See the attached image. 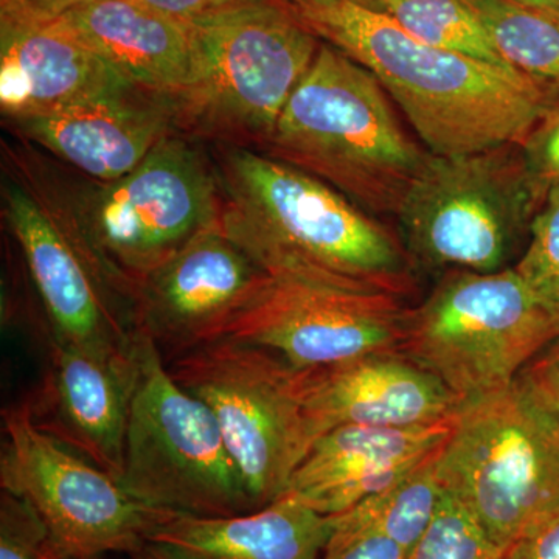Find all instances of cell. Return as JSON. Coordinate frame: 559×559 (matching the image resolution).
<instances>
[{
	"instance_id": "1",
	"label": "cell",
	"mask_w": 559,
	"mask_h": 559,
	"mask_svg": "<svg viewBox=\"0 0 559 559\" xmlns=\"http://www.w3.org/2000/svg\"><path fill=\"white\" fill-rule=\"evenodd\" d=\"M224 231L264 274L406 299L417 266L393 230L322 180L255 150L212 146Z\"/></svg>"
},
{
	"instance_id": "2",
	"label": "cell",
	"mask_w": 559,
	"mask_h": 559,
	"mask_svg": "<svg viewBox=\"0 0 559 559\" xmlns=\"http://www.w3.org/2000/svg\"><path fill=\"white\" fill-rule=\"evenodd\" d=\"M293 9L323 43L380 80L436 156L521 143L554 97L518 70L423 43L382 11L348 2Z\"/></svg>"
},
{
	"instance_id": "3",
	"label": "cell",
	"mask_w": 559,
	"mask_h": 559,
	"mask_svg": "<svg viewBox=\"0 0 559 559\" xmlns=\"http://www.w3.org/2000/svg\"><path fill=\"white\" fill-rule=\"evenodd\" d=\"M399 110L369 69L322 43L260 153L377 218L396 216L430 156Z\"/></svg>"
},
{
	"instance_id": "4",
	"label": "cell",
	"mask_w": 559,
	"mask_h": 559,
	"mask_svg": "<svg viewBox=\"0 0 559 559\" xmlns=\"http://www.w3.org/2000/svg\"><path fill=\"white\" fill-rule=\"evenodd\" d=\"M2 215L43 301L49 333L116 362H132L138 289L84 229L57 159L16 138L2 142Z\"/></svg>"
},
{
	"instance_id": "5",
	"label": "cell",
	"mask_w": 559,
	"mask_h": 559,
	"mask_svg": "<svg viewBox=\"0 0 559 559\" xmlns=\"http://www.w3.org/2000/svg\"><path fill=\"white\" fill-rule=\"evenodd\" d=\"M190 22L197 69L171 98L176 134L260 151L323 40L286 0H240Z\"/></svg>"
},
{
	"instance_id": "6",
	"label": "cell",
	"mask_w": 559,
	"mask_h": 559,
	"mask_svg": "<svg viewBox=\"0 0 559 559\" xmlns=\"http://www.w3.org/2000/svg\"><path fill=\"white\" fill-rule=\"evenodd\" d=\"M559 337V305L514 267L447 272L407 312L401 353L462 401L509 389Z\"/></svg>"
},
{
	"instance_id": "7",
	"label": "cell",
	"mask_w": 559,
	"mask_h": 559,
	"mask_svg": "<svg viewBox=\"0 0 559 559\" xmlns=\"http://www.w3.org/2000/svg\"><path fill=\"white\" fill-rule=\"evenodd\" d=\"M437 473L444 491L506 551L559 510V417L518 381L465 401Z\"/></svg>"
},
{
	"instance_id": "8",
	"label": "cell",
	"mask_w": 559,
	"mask_h": 559,
	"mask_svg": "<svg viewBox=\"0 0 559 559\" xmlns=\"http://www.w3.org/2000/svg\"><path fill=\"white\" fill-rule=\"evenodd\" d=\"M546 194L520 143L430 154L395 218L417 270L496 272L528 238Z\"/></svg>"
},
{
	"instance_id": "9",
	"label": "cell",
	"mask_w": 559,
	"mask_h": 559,
	"mask_svg": "<svg viewBox=\"0 0 559 559\" xmlns=\"http://www.w3.org/2000/svg\"><path fill=\"white\" fill-rule=\"evenodd\" d=\"M119 484L153 509L219 518L255 511L212 412L180 388L145 330L135 347Z\"/></svg>"
},
{
	"instance_id": "10",
	"label": "cell",
	"mask_w": 559,
	"mask_h": 559,
	"mask_svg": "<svg viewBox=\"0 0 559 559\" xmlns=\"http://www.w3.org/2000/svg\"><path fill=\"white\" fill-rule=\"evenodd\" d=\"M167 366L215 417L253 510L282 498L316 441L304 370L272 349L231 340L205 342Z\"/></svg>"
},
{
	"instance_id": "11",
	"label": "cell",
	"mask_w": 559,
	"mask_h": 559,
	"mask_svg": "<svg viewBox=\"0 0 559 559\" xmlns=\"http://www.w3.org/2000/svg\"><path fill=\"white\" fill-rule=\"evenodd\" d=\"M58 167L84 229L135 289L221 218L223 194L212 153L180 134L162 140L138 168L110 182L86 178L60 160Z\"/></svg>"
},
{
	"instance_id": "12",
	"label": "cell",
	"mask_w": 559,
	"mask_h": 559,
	"mask_svg": "<svg viewBox=\"0 0 559 559\" xmlns=\"http://www.w3.org/2000/svg\"><path fill=\"white\" fill-rule=\"evenodd\" d=\"M2 433L0 488L25 500L73 558L131 555L148 543L162 510L40 430L27 401L3 409Z\"/></svg>"
},
{
	"instance_id": "13",
	"label": "cell",
	"mask_w": 559,
	"mask_h": 559,
	"mask_svg": "<svg viewBox=\"0 0 559 559\" xmlns=\"http://www.w3.org/2000/svg\"><path fill=\"white\" fill-rule=\"evenodd\" d=\"M407 312L403 299L388 294L349 293L266 275L215 340L272 349L296 369H322L370 353L401 352Z\"/></svg>"
},
{
	"instance_id": "14",
	"label": "cell",
	"mask_w": 559,
	"mask_h": 559,
	"mask_svg": "<svg viewBox=\"0 0 559 559\" xmlns=\"http://www.w3.org/2000/svg\"><path fill=\"white\" fill-rule=\"evenodd\" d=\"M266 275L218 221L139 283L140 329L171 359L215 340Z\"/></svg>"
},
{
	"instance_id": "15",
	"label": "cell",
	"mask_w": 559,
	"mask_h": 559,
	"mask_svg": "<svg viewBox=\"0 0 559 559\" xmlns=\"http://www.w3.org/2000/svg\"><path fill=\"white\" fill-rule=\"evenodd\" d=\"M7 128L98 182L123 178L176 134L171 98L134 83Z\"/></svg>"
},
{
	"instance_id": "16",
	"label": "cell",
	"mask_w": 559,
	"mask_h": 559,
	"mask_svg": "<svg viewBox=\"0 0 559 559\" xmlns=\"http://www.w3.org/2000/svg\"><path fill=\"white\" fill-rule=\"evenodd\" d=\"M135 356L116 362L47 331V366L27 399L40 430L120 481Z\"/></svg>"
},
{
	"instance_id": "17",
	"label": "cell",
	"mask_w": 559,
	"mask_h": 559,
	"mask_svg": "<svg viewBox=\"0 0 559 559\" xmlns=\"http://www.w3.org/2000/svg\"><path fill=\"white\" fill-rule=\"evenodd\" d=\"M305 403L316 440L340 426L419 428L455 418L465 401L401 352L304 370Z\"/></svg>"
},
{
	"instance_id": "18",
	"label": "cell",
	"mask_w": 559,
	"mask_h": 559,
	"mask_svg": "<svg viewBox=\"0 0 559 559\" xmlns=\"http://www.w3.org/2000/svg\"><path fill=\"white\" fill-rule=\"evenodd\" d=\"M452 421L419 428L340 426L314 441L285 495L334 516L403 479L450 439Z\"/></svg>"
},
{
	"instance_id": "19",
	"label": "cell",
	"mask_w": 559,
	"mask_h": 559,
	"mask_svg": "<svg viewBox=\"0 0 559 559\" xmlns=\"http://www.w3.org/2000/svg\"><path fill=\"white\" fill-rule=\"evenodd\" d=\"M132 81L57 20L0 17L3 123L47 116Z\"/></svg>"
},
{
	"instance_id": "20",
	"label": "cell",
	"mask_w": 559,
	"mask_h": 559,
	"mask_svg": "<svg viewBox=\"0 0 559 559\" xmlns=\"http://www.w3.org/2000/svg\"><path fill=\"white\" fill-rule=\"evenodd\" d=\"M57 21L140 87L175 98L193 80L197 44L191 22L143 0H94Z\"/></svg>"
},
{
	"instance_id": "21",
	"label": "cell",
	"mask_w": 559,
	"mask_h": 559,
	"mask_svg": "<svg viewBox=\"0 0 559 559\" xmlns=\"http://www.w3.org/2000/svg\"><path fill=\"white\" fill-rule=\"evenodd\" d=\"M333 516L289 495L238 516H193L162 510L148 543L193 559H320Z\"/></svg>"
},
{
	"instance_id": "22",
	"label": "cell",
	"mask_w": 559,
	"mask_h": 559,
	"mask_svg": "<svg viewBox=\"0 0 559 559\" xmlns=\"http://www.w3.org/2000/svg\"><path fill=\"white\" fill-rule=\"evenodd\" d=\"M511 68L559 95V13L511 0H465Z\"/></svg>"
},
{
	"instance_id": "23",
	"label": "cell",
	"mask_w": 559,
	"mask_h": 559,
	"mask_svg": "<svg viewBox=\"0 0 559 559\" xmlns=\"http://www.w3.org/2000/svg\"><path fill=\"white\" fill-rule=\"evenodd\" d=\"M441 448L403 479L340 513L341 516L388 536L409 557L428 532L444 495L437 473Z\"/></svg>"
},
{
	"instance_id": "24",
	"label": "cell",
	"mask_w": 559,
	"mask_h": 559,
	"mask_svg": "<svg viewBox=\"0 0 559 559\" xmlns=\"http://www.w3.org/2000/svg\"><path fill=\"white\" fill-rule=\"evenodd\" d=\"M382 13L430 46L513 69L465 0H384Z\"/></svg>"
},
{
	"instance_id": "25",
	"label": "cell",
	"mask_w": 559,
	"mask_h": 559,
	"mask_svg": "<svg viewBox=\"0 0 559 559\" xmlns=\"http://www.w3.org/2000/svg\"><path fill=\"white\" fill-rule=\"evenodd\" d=\"M503 550L457 499L444 491L428 532L407 559H502Z\"/></svg>"
},
{
	"instance_id": "26",
	"label": "cell",
	"mask_w": 559,
	"mask_h": 559,
	"mask_svg": "<svg viewBox=\"0 0 559 559\" xmlns=\"http://www.w3.org/2000/svg\"><path fill=\"white\" fill-rule=\"evenodd\" d=\"M514 270L533 288L559 305V186L547 190Z\"/></svg>"
},
{
	"instance_id": "27",
	"label": "cell",
	"mask_w": 559,
	"mask_h": 559,
	"mask_svg": "<svg viewBox=\"0 0 559 559\" xmlns=\"http://www.w3.org/2000/svg\"><path fill=\"white\" fill-rule=\"evenodd\" d=\"M0 559H76L25 500L0 492Z\"/></svg>"
},
{
	"instance_id": "28",
	"label": "cell",
	"mask_w": 559,
	"mask_h": 559,
	"mask_svg": "<svg viewBox=\"0 0 559 559\" xmlns=\"http://www.w3.org/2000/svg\"><path fill=\"white\" fill-rule=\"evenodd\" d=\"M520 145L536 182L546 191L559 186V95L550 98Z\"/></svg>"
},
{
	"instance_id": "29",
	"label": "cell",
	"mask_w": 559,
	"mask_h": 559,
	"mask_svg": "<svg viewBox=\"0 0 559 559\" xmlns=\"http://www.w3.org/2000/svg\"><path fill=\"white\" fill-rule=\"evenodd\" d=\"M320 559H407V555L388 536L334 514L331 535Z\"/></svg>"
},
{
	"instance_id": "30",
	"label": "cell",
	"mask_w": 559,
	"mask_h": 559,
	"mask_svg": "<svg viewBox=\"0 0 559 559\" xmlns=\"http://www.w3.org/2000/svg\"><path fill=\"white\" fill-rule=\"evenodd\" d=\"M518 384L540 407L559 417V337L521 371Z\"/></svg>"
},
{
	"instance_id": "31",
	"label": "cell",
	"mask_w": 559,
	"mask_h": 559,
	"mask_svg": "<svg viewBox=\"0 0 559 559\" xmlns=\"http://www.w3.org/2000/svg\"><path fill=\"white\" fill-rule=\"evenodd\" d=\"M502 559H559V510L503 551Z\"/></svg>"
},
{
	"instance_id": "32",
	"label": "cell",
	"mask_w": 559,
	"mask_h": 559,
	"mask_svg": "<svg viewBox=\"0 0 559 559\" xmlns=\"http://www.w3.org/2000/svg\"><path fill=\"white\" fill-rule=\"evenodd\" d=\"M87 2L94 0H0V17L51 21Z\"/></svg>"
},
{
	"instance_id": "33",
	"label": "cell",
	"mask_w": 559,
	"mask_h": 559,
	"mask_svg": "<svg viewBox=\"0 0 559 559\" xmlns=\"http://www.w3.org/2000/svg\"><path fill=\"white\" fill-rule=\"evenodd\" d=\"M143 2L180 20L191 21L213 11L226 9L240 0H143Z\"/></svg>"
},
{
	"instance_id": "34",
	"label": "cell",
	"mask_w": 559,
	"mask_h": 559,
	"mask_svg": "<svg viewBox=\"0 0 559 559\" xmlns=\"http://www.w3.org/2000/svg\"><path fill=\"white\" fill-rule=\"evenodd\" d=\"M131 559H193L182 551L162 546L157 543H145L139 550L130 555Z\"/></svg>"
},
{
	"instance_id": "35",
	"label": "cell",
	"mask_w": 559,
	"mask_h": 559,
	"mask_svg": "<svg viewBox=\"0 0 559 559\" xmlns=\"http://www.w3.org/2000/svg\"><path fill=\"white\" fill-rule=\"evenodd\" d=\"M290 5H330V3L348 2L355 5L366 7V9L374 11H384V0H286Z\"/></svg>"
},
{
	"instance_id": "36",
	"label": "cell",
	"mask_w": 559,
	"mask_h": 559,
	"mask_svg": "<svg viewBox=\"0 0 559 559\" xmlns=\"http://www.w3.org/2000/svg\"><path fill=\"white\" fill-rule=\"evenodd\" d=\"M511 2L530 7V9L557 11L559 13V0H511Z\"/></svg>"
}]
</instances>
